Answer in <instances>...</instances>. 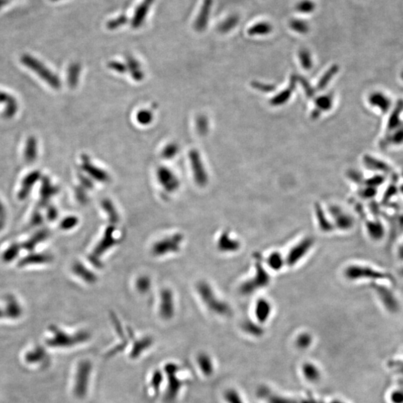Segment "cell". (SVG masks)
Masks as SVG:
<instances>
[{
	"instance_id": "obj_2",
	"label": "cell",
	"mask_w": 403,
	"mask_h": 403,
	"mask_svg": "<svg viewBox=\"0 0 403 403\" xmlns=\"http://www.w3.org/2000/svg\"><path fill=\"white\" fill-rule=\"evenodd\" d=\"M196 289L201 300L212 312L223 316H227L230 314V309L228 305L217 297L212 287L208 284V283L200 281L198 283Z\"/></svg>"
},
{
	"instance_id": "obj_13",
	"label": "cell",
	"mask_w": 403,
	"mask_h": 403,
	"mask_svg": "<svg viewBox=\"0 0 403 403\" xmlns=\"http://www.w3.org/2000/svg\"><path fill=\"white\" fill-rule=\"evenodd\" d=\"M313 244L314 241L312 238H306L295 246L289 252L287 258V264L291 266L297 263L309 251Z\"/></svg>"
},
{
	"instance_id": "obj_3",
	"label": "cell",
	"mask_w": 403,
	"mask_h": 403,
	"mask_svg": "<svg viewBox=\"0 0 403 403\" xmlns=\"http://www.w3.org/2000/svg\"><path fill=\"white\" fill-rule=\"evenodd\" d=\"M92 368L93 367L91 363L87 360H84L78 363L73 388V391L77 397L83 398L87 394Z\"/></svg>"
},
{
	"instance_id": "obj_21",
	"label": "cell",
	"mask_w": 403,
	"mask_h": 403,
	"mask_svg": "<svg viewBox=\"0 0 403 403\" xmlns=\"http://www.w3.org/2000/svg\"><path fill=\"white\" fill-rule=\"evenodd\" d=\"M126 61H127L128 68L134 79L137 81H141L144 78V73L139 62L131 55L126 57Z\"/></svg>"
},
{
	"instance_id": "obj_20",
	"label": "cell",
	"mask_w": 403,
	"mask_h": 403,
	"mask_svg": "<svg viewBox=\"0 0 403 403\" xmlns=\"http://www.w3.org/2000/svg\"><path fill=\"white\" fill-rule=\"evenodd\" d=\"M270 312H271V306L267 300L261 299L257 303L256 307H255V315L260 322L264 323L267 321L270 317Z\"/></svg>"
},
{
	"instance_id": "obj_6",
	"label": "cell",
	"mask_w": 403,
	"mask_h": 403,
	"mask_svg": "<svg viewBox=\"0 0 403 403\" xmlns=\"http://www.w3.org/2000/svg\"><path fill=\"white\" fill-rule=\"evenodd\" d=\"M21 61L27 66L31 70L38 73V76L41 77L43 79L45 80L51 87L55 89H58L61 86V81L58 79V77L50 71L44 64H41L40 61L35 58H32L30 55H24L21 58Z\"/></svg>"
},
{
	"instance_id": "obj_10",
	"label": "cell",
	"mask_w": 403,
	"mask_h": 403,
	"mask_svg": "<svg viewBox=\"0 0 403 403\" xmlns=\"http://www.w3.org/2000/svg\"><path fill=\"white\" fill-rule=\"evenodd\" d=\"M189 159L191 164L195 181L198 185L204 187L208 183V175L199 152L196 150H191L189 153Z\"/></svg>"
},
{
	"instance_id": "obj_39",
	"label": "cell",
	"mask_w": 403,
	"mask_h": 403,
	"mask_svg": "<svg viewBox=\"0 0 403 403\" xmlns=\"http://www.w3.org/2000/svg\"><path fill=\"white\" fill-rule=\"evenodd\" d=\"M290 26L293 31L300 34H306L309 32V25L302 20H293L290 21Z\"/></svg>"
},
{
	"instance_id": "obj_9",
	"label": "cell",
	"mask_w": 403,
	"mask_h": 403,
	"mask_svg": "<svg viewBox=\"0 0 403 403\" xmlns=\"http://www.w3.org/2000/svg\"><path fill=\"white\" fill-rule=\"evenodd\" d=\"M256 274L253 279L249 280L241 286V290L244 294L253 293L256 289L265 287L270 282V276L261 264H256Z\"/></svg>"
},
{
	"instance_id": "obj_15",
	"label": "cell",
	"mask_w": 403,
	"mask_h": 403,
	"mask_svg": "<svg viewBox=\"0 0 403 403\" xmlns=\"http://www.w3.org/2000/svg\"><path fill=\"white\" fill-rule=\"evenodd\" d=\"M213 0H204L201 6L200 12L195 21L194 28L197 32H203L206 29L209 23L211 11H212Z\"/></svg>"
},
{
	"instance_id": "obj_45",
	"label": "cell",
	"mask_w": 403,
	"mask_h": 403,
	"mask_svg": "<svg viewBox=\"0 0 403 403\" xmlns=\"http://www.w3.org/2000/svg\"><path fill=\"white\" fill-rule=\"evenodd\" d=\"M252 86L253 88L259 90V91L268 93L275 90V86L273 84H265V83L259 82V81H253L252 82Z\"/></svg>"
},
{
	"instance_id": "obj_11",
	"label": "cell",
	"mask_w": 403,
	"mask_h": 403,
	"mask_svg": "<svg viewBox=\"0 0 403 403\" xmlns=\"http://www.w3.org/2000/svg\"><path fill=\"white\" fill-rule=\"evenodd\" d=\"M157 178L159 184L167 193H173L178 190L179 181L176 175L165 167H160L157 171Z\"/></svg>"
},
{
	"instance_id": "obj_36",
	"label": "cell",
	"mask_w": 403,
	"mask_h": 403,
	"mask_svg": "<svg viewBox=\"0 0 403 403\" xmlns=\"http://www.w3.org/2000/svg\"><path fill=\"white\" fill-rule=\"evenodd\" d=\"M196 124L198 133L201 136L206 135L209 132V121H208L207 118L204 115H199L196 118Z\"/></svg>"
},
{
	"instance_id": "obj_32",
	"label": "cell",
	"mask_w": 403,
	"mask_h": 403,
	"mask_svg": "<svg viewBox=\"0 0 403 403\" xmlns=\"http://www.w3.org/2000/svg\"><path fill=\"white\" fill-rule=\"evenodd\" d=\"M238 24V18L236 16L229 17L226 21L218 26V30L221 33H227L237 26Z\"/></svg>"
},
{
	"instance_id": "obj_8",
	"label": "cell",
	"mask_w": 403,
	"mask_h": 403,
	"mask_svg": "<svg viewBox=\"0 0 403 403\" xmlns=\"http://www.w3.org/2000/svg\"><path fill=\"white\" fill-rule=\"evenodd\" d=\"M53 336L47 341L49 345L53 347H69L78 344V343L85 341L88 338V335L85 333L76 334L70 335L62 331H54Z\"/></svg>"
},
{
	"instance_id": "obj_51",
	"label": "cell",
	"mask_w": 403,
	"mask_h": 403,
	"mask_svg": "<svg viewBox=\"0 0 403 403\" xmlns=\"http://www.w3.org/2000/svg\"><path fill=\"white\" fill-rule=\"evenodd\" d=\"M51 1L56 2V1H59V0H51Z\"/></svg>"
},
{
	"instance_id": "obj_17",
	"label": "cell",
	"mask_w": 403,
	"mask_h": 403,
	"mask_svg": "<svg viewBox=\"0 0 403 403\" xmlns=\"http://www.w3.org/2000/svg\"><path fill=\"white\" fill-rule=\"evenodd\" d=\"M83 169H84L89 175L97 181H101V182L109 181V174L101 169L98 168L97 167L93 166L85 155L83 156Z\"/></svg>"
},
{
	"instance_id": "obj_35",
	"label": "cell",
	"mask_w": 403,
	"mask_h": 403,
	"mask_svg": "<svg viewBox=\"0 0 403 403\" xmlns=\"http://www.w3.org/2000/svg\"><path fill=\"white\" fill-rule=\"evenodd\" d=\"M39 176L40 174L38 172H34V173H31V174L26 177L24 181V186H23V190L22 192H21V195L23 196H25L26 195H27L28 192L31 189L30 187H32L35 181L38 179Z\"/></svg>"
},
{
	"instance_id": "obj_46",
	"label": "cell",
	"mask_w": 403,
	"mask_h": 403,
	"mask_svg": "<svg viewBox=\"0 0 403 403\" xmlns=\"http://www.w3.org/2000/svg\"><path fill=\"white\" fill-rule=\"evenodd\" d=\"M103 205L106 212H110V217L112 221H114V223L116 222L118 220V214H117L116 210H115V207H114L111 201L109 199H105L103 201Z\"/></svg>"
},
{
	"instance_id": "obj_26",
	"label": "cell",
	"mask_w": 403,
	"mask_h": 403,
	"mask_svg": "<svg viewBox=\"0 0 403 403\" xmlns=\"http://www.w3.org/2000/svg\"><path fill=\"white\" fill-rule=\"evenodd\" d=\"M333 104V97L332 95H324V96H319L315 100V106L316 110L318 112H327L330 110Z\"/></svg>"
},
{
	"instance_id": "obj_28",
	"label": "cell",
	"mask_w": 403,
	"mask_h": 403,
	"mask_svg": "<svg viewBox=\"0 0 403 403\" xmlns=\"http://www.w3.org/2000/svg\"><path fill=\"white\" fill-rule=\"evenodd\" d=\"M80 71H81V66L77 63L71 64L69 67L68 84L70 87H75L78 84Z\"/></svg>"
},
{
	"instance_id": "obj_48",
	"label": "cell",
	"mask_w": 403,
	"mask_h": 403,
	"mask_svg": "<svg viewBox=\"0 0 403 403\" xmlns=\"http://www.w3.org/2000/svg\"><path fill=\"white\" fill-rule=\"evenodd\" d=\"M150 286V281L148 278L141 277L137 281V288L141 292H145L148 290Z\"/></svg>"
},
{
	"instance_id": "obj_30",
	"label": "cell",
	"mask_w": 403,
	"mask_h": 403,
	"mask_svg": "<svg viewBox=\"0 0 403 403\" xmlns=\"http://www.w3.org/2000/svg\"><path fill=\"white\" fill-rule=\"evenodd\" d=\"M45 357L46 353L44 349L37 348L35 349L33 351L27 353L26 360L27 362L33 364V363L41 362V361H43Z\"/></svg>"
},
{
	"instance_id": "obj_5",
	"label": "cell",
	"mask_w": 403,
	"mask_h": 403,
	"mask_svg": "<svg viewBox=\"0 0 403 403\" xmlns=\"http://www.w3.org/2000/svg\"><path fill=\"white\" fill-rule=\"evenodd\" d=\"M182 241V235L178 233L162 238L152 246V255L160 257L172 252H177L180 250Z\"/></svg>"
},
{
	"instance_id": "obj_23",
	"label": "cell",
	"mask_w": 403,
	"mask_h": 403,
	"mask_svg": "<svg viewBox=\"0 0 403 403\" xmlns=\"http://www.w3.org/2000/svg\"><path fill=\"white\" fill-rule=\"evenodd\" d=\"M338 70H339V67L338 65H336V64L332 65L320 79L318 84V90H324L327 87L328 84L330 82L331 80L337 74Z\"/></svg>"
},
{
	"instance_id": "obj_22",
	"label": "cell",
	"mask_w": 403,
	"mask_h": 403,
	"mask_svg": "<svg viewBox=\"0 0 403 403\" xmlns=\"http://www.w3.org/2000/svg\"><path fill=\"white\" fill-rule=\"evenodd\" d=\"M303 373L305 378L311 382H317L321 378V372L315 364L307 363L303 366Z\"/></svg>"
},
{
	"instance_id": "obj_7",
	"label": "cell",
	"mask_w": 403,
	"mask_h": 403,
	"mask_svg": "<svg viewBox=\"0 0 403 403\" xmlns=\"http://www.w3.org/2000/svg\"><path fill=\"white\" fill-rule=\"evenodd\" d=\"M393 286L384 283H376L373 286L375 293L377 295L380 303L386 311L391 313L399 310V302L396 299V295L391 290Z\"/></svg>"
},
{
	"instance_id": "obj_4",
	"label": "cell",
	"mask_w": 403,
	"mask_h": 403,
	"mask_svg": "<svg viewBox=\"0 0 403 403\" xmlns=\"http://www.w3.org/2000/svg\"><path fill=\"white\" fill-rule=\"evenodd\" d=\"M178 370L179 368L178 365L174 363H168L164 368V373L168 377L165 394L166 400L168 402H172L176 399L183 387L182 381L177 376Z\"/></svg>"
},
{
	"instance_id": "obj_19",
	"label": "cell",
	"mask_w": 403,
	"mask_h": 403,
	"mask_svg": "<svg viewBox=\"0 0 403 403\" xmlns=\"http://www.w3.org/2000/svg\"><path fill=\"white\" fill-rule=\"evenodd\" d=\"M196 362L205 376H211L214 372V364L212 358L206 353H201L196 358Z\"/></svg>"
},
{
	"instance_id": "obj_37",
	"label": "cell",
	"mask_w": 403,
	"mask_h": 403,
	"mask_svg": "<svg viewBox=\"0 0 403 403\" xmlns=\"http://www.w3.org/2000/svg\"><path fill=\"white\" fill-rule=\"evenodd\" d=\"M163 378L164 377H163L162 372L160 371V370H155L152 373L150 385H151L152 388L153 389L155 393H157L159 390L163 382Z\"/></svg>"
},
{
	"instance_id": "obj_44",
	"label": "cell",
	"mask_w": 403,
	"mask_h": 403,
	"mask_svg": "<svg viewBox=\"0 0 403 403\" xmlns=\"http://www.w3.org/2000/svg\"><path fill=\"white\" fill-rule=\"evenodd\" d=\"M296 79L300 82L301 85L303 86V89H304L308 97H312V96H314L315 93V89L312 87V85H311L310 83L308 81V80L303 78L302 76H296Z\"/></svg>"
},
{
	"instance_id": "obj_33",
	"label": "cell",
	"mask_w": 403,
	"mask_h": 403,
	"mask_svg": "<svg viewBox=\"0 0 403 403\" xmlns=\"http://www.w3.org/2000/svg\"><path fill=\"white\" fill-rule=\"evenodd\" d=\"M367 228L369 235H370L372 238H374V239L381 238V235H383V227L379 223H367Z\"/></svg>"
},
{
	"instance_id": "obj_25",
	"label": "cell",
	"mask_w": 403,
	"mask_h": 403,
	"mask_svg": "<svg viewBox=\"0 0 403 403\" xmlns=\"http://www.w3.org/2000/svg\"><path fill=\"white\" fill-rule=\"evenodd\" d=\"M218 245H219V248L224 251H234L238 249V247H239V244L237 241L230 239L229 235L227 233L221 235Z\"/></svg>"
},
{
	"instance_id": "obj_29",
	"label": "cell",
	"mask_w": 403,
	"mask_h": 403,
	"mask_svg": "<svg viewBox=\"0 0 403 403\" xmlns=\"http://www.w3.org/2000/svg\"><path fill=\"white\" fill-rule=\"evenodd\" d=\"M37 156V141L34 138H29L26 144L25 158L28 162H32Z\"/></svg>"
},
{
	"instance_id": "obj_1",
	"label": "cell",
	"mask_w": 403,
	"mask_h": 403,
	"mask_svg": "<svg viewBox=\"0 0 403 403\" xmlns=\"http://www.w3.org/2000/svg\"><path fill=\"white\" fill-rule=\"evenodd\" d=\"M344 273L346 277L352 281L366 280L394 285V279L391 275L368 265L354 264L347 267Z\"/></svg>"
},
{
	"instance_id": "obj_34",
	"label": "cell",
	"mask_w": 403,
	"mask_h": 403,
	"mask_svg": "<svg viewBox=\"0 0 403 403\" xmlns=\"http://www.w3.org/2000/svg\"><path fill=\"white\" fill-rule=\"evenodd\" d=\"M315 3L312 0H302L296 4V10L303 14L312 13L315 11Z\"/></svg>"
},
{
	"instance_id": "obj_47",
	"label": "cell",
	"mask_w": 403,
	"mask_h": 403,
	"mask_svg": "<svg viewBox=\"0 0 403 403\" xmlns=\"http://www.w3.org/2000/svg\"><path fill=\"white\" fill-rule=\"evenodd\" d=\"M310 343H312V338L307 334L301 335L297 338V341H296V344H297L298 347L303 349L307 348L308 347H309Z\"/></svg>"
},
{
	"instance_id": "obj_12",
	"label": "cell",
	"mask_w": 403,
	"mask_h": 403,
	"mask_svg": "<svg viewBox=\"0 0 403 403\" xmlns=\"http://www.w3.org/2000/svg\"><path fill=\"white\" fill-rule=\"evenodd\" d=\"M159 313L163 319H170L174 314V299L171 291L164 289L160 296Z\"/></svg>"
},
{
	"instance_id": "obj_49",
	"label": "cell",
	"mask_w": 403,
	"mask_h": 403,
	"mask_svg": "<svg viewBox=\"0 0 403 403\" xmlns=\"http://www.w3.org/2000/svg\"><path fill=\"white\" fill-rule=\"evenodd\" d=\"M109 68L115 71L118 72L120 73H125L126 70V67L125 64L123 63L118 62V61H111L109 64Z\"/></svg>"
},
{
	"instance_id": "obj_18",
	"label": "cell",
	"mask_w": 403,
	"mask_h": 403,
	"mask_svg": "<svg viewBox=\"0 0 403 403\" xmlns=\"http://www.w3.org/2000/svg\"><path fill=\"white\" fill-rule=\"evenodd\" d=\"M332 212L335 216L337 227L345 230L351 229L353 226V219L350 215H346L337 207L332 208Z\"/></svg>"
},
{
	"instance_id": "obj_41",
	"label": "cell",
	"mask_w": 403,
	"mask_h": 403,
	"mask_svg": "<svg viewBox=\"0 0 403 403\" xmlns=\"http://www.w3.org/2000/svg\"><path fill=\"white\" fill-rule=\"evenodd\" d=\"M390 403H403V387L393 389L388 395Z\"/></svg>"
},
{
	"instance_id": "obj_42",
	"label": "cell",
	"mask_w": 403,
	"mask_h": 403,
	"mask_svg": "<svg viewBox=\"0 0 403 403\" xmlns=\"http://www.w3.org/2000/svg\"><path fill=\"white\" fill-rule=\"evenodd\" d=\"M179 147L176 144H170L163 150L162 157L164 159H171L178 153Z\"/></svg>"
},
{
	"instance_id": "obj_31",
	"label": "cell",
	"mask_w": 403,
	"mask_h": 403,
	"mask_svg": "<svg viewBox=\"0 0 403 403\" xmlns=\"http://www.w3.org/2000/svg\"><path fill=\"white\" fill-rule=\"evenodd\" d=\"M299 57L301 65L304 70H310L313 66V61H312V55L309 51L306 49L299 50Z\"/></svg>"
},
{
	"instance_id": "obj_27",
	"label": "cell",
	"mask_w": 403,
	"mask_h": 403,
	"mask_svg": "<svg viewBox=\"0 0 403 403\" xmlns=\"http://www.w3.org/2000/svg\"><path fill=\"white\" fill-rule=\"evenodd\" d=\"M152 340L150 338H145L144 339L140 340L135 344L132 348V353L130 354L131 358H135L140 356L143 352L145 351L146 349L148 348L151 346Z\"/></svg>"
},
{
	"instance_id": "obj_16",
	"label": "cell",
	"mask_w": 403,
	"mask_h": 403,
	"mask_svg": "<svg viewBox=\"0 0 403 403\" xmlns=\"http://www.w3.org/2000/svg\"><path fill=\"white\" fill-rule=\"evenodd\" d=\"M296 81H297L296 76H292L289 87L283 90L282 91L280 92V93L276 95L274 97L272 98L271 100H270V104L273 106H282L284 103H287V102L290 99L292 93H293L295 87H296Z\"/></svg>"
},
{
	"instance_id": "obj_43",
	"label": "cell",
	"mask_w": 403,
	"mask_h": 403,
	"mask_svg": "<svg viewBox=\"0 0 403 403\" xmlns=\"http://www.w3.org/2000/svg\"><path fill=\"white\" fill-rule=\"evenodd\" d=\"M153 118V115L150 111L149 110H142L137 115V120H138L139 124H143V125H147L150 124Z\"/></svg>"
},
{
	"instance_id": "obj_40",
	"label": "cell",
	"mask_w": 403,
	"mask_h": 403,
	"mask_svg": "<svg viewBox=\"0 0 403 403\" xmlns=\"http://www.w3.org/2000/svg\"><path fill=\"white\" fill-rule=\"evenodd\" d=\"M127 17H126V15H122L115 18V19L111 20L110 21L107 23L106 26H107L108 29H110V30H115V29L125 25L126 24H127Z\"/></svg>"
},
{
	"instance_id": "obj_14",
	"label": "cell",
	"mask_w": 403,
	"mask_h": 403,
	"mask_svg": "<svg viewBox=\"0 0 403 403\" xmlns=\"http://www.w3.org/2000/svg\"><path fill=\"white\" fill-rule=\"evenodd\" d=\"M154 1L155 0H143L142 3L138 6L131 21L133 29H139L143 25Z\"/></svg>"
},
{
	"instance_id": "obj_38",
	"label": "cell",
	"mask_w": 403,
	"mask_h": 403,
	"mask_svg": "<svg viewBox=\"0 0 403 403\" xmlns=\"http://www.w3.org/2000/svg\"><path fill=\"white\" fill-rule=\"evenodd\" d=\"M267 264L273 270H278L283 265V259L281 255L278 252L272 254L267 259Z\"/></svg>"
},
{
	"instance_id": "obj_50",
	"label": "cell",
	"mask_w": 403,
	"mask_h": 403,
	"mask_svg": "<svg viewBox=\"0 0 403 403\" xmlns=\"http://www.w3.org/2000/svg\"><path fill=\"white\" fill-rule=\"evenodd\" d=\"M7 3V0H0V9Z\"/></svg>"
},
{
	"instance_id": "obj_24",
	"label": "cell",
	"mask_w": 403,
	"mask_h": 403,
	"mask_svg": "<svg viewBox=\"0 0 403 403\" xmlns=\"http://www.w3.org/2000/svg\"><path fill=\"white\" fill-rule=\"evenodd\" d=\"M273 30V27L268 23H258L248 29V34L252 36L254 35H268Z\"/></svg>"
}]
</instances>
